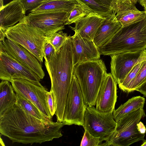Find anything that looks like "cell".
<instances>
[{"instance_id": "obj_43", "label": "cell", "mask_w": 146, "mask_h": 146, "mask_svg": "<svg viewBox=\"0 0 146 146\" xmlns=\"http://www.w3.org/2000/svg\"><path fill=\"white\" fill-rule=\"evenodd\" d=\"M145 10L146 11V9H145Z\"/></svg>"}, {"instance_id": "obj_17", "label": "cell", "mask_w": 146, "mask_h": 146, "mask_svg": "<svg viewBox=\"0 0 146 146\" xmlns=\"http://www.w3.org/2000/svg\"><path fill=\"white\" fill-rule=\"evenodd\" d=\"M122 27L113 12L104 17L97 30L93 42L99 48L107 42Z\"/></svg>"}, {"instance_id": "obj_27", "label": "cell", "mask_w": 146, "mask_h": 146, "mask_svg": "<svg viewBox=\"0 0 146 146\" xmlns=\"http://www.w3.org/2000/svg\"><path fill=\"white\" fill-rule=\"evenodd\" d=\"M88 13L78 3L76 4L70 12L65 25L75 23Z\"/></svg>"}, {"instance_id": "obj_32", "label": "cell", "mask_w": 146, "mask_h": 146, "mask_svg": "<svg viewBox=\"0 0 146 146\" xmlns=\"http://www.w3.org/2000/svg\"><path fill=\"white\" fill-rule=\"evenodd\" d=\"M54 48L50 43H46L44 46V58L45 61H49L55 53Z\"/></svg>"}, {"instance_id": "obj_9", "label": "cell", "mask_w": 146, "mask_h": 146, "mask_svg": "<svg viewBox=\"0 0 146 146\" xmlns=\"http://www.w3.org/2000/svg\"><path fill=\"white\" fill-rule=\"evenodd\" d=\"M16 94L28 99L45 117L52 119L47 101V91L40 82L25 79H14L10 82Z\"/></svg>"}, {"instance_id": "obj_12", "label": "cell", "mask_w": 146, "mask_h": 146, "mask_svg": "<svg viewBox=\"0 0 146 146\" xmlns=\"http://www.w3.org/2000/svg\"><path fill=\"white\" fill-rule=\"evenodd\" d=\"M0 50L31 70L41 79L43 78L45 74L41 64L35 56L22 46L9 39L5 38L0 41Z\"/></svg>"}, {"instance_id": "obj_15", "label": "cell", "mask_w": 146, "mask_h": 146, "mask_svg": "<svg viewBox=\"0 0 146 146\" xmlns=\"http://www.w3.org/2000/svg\"><path fill=\"white\" fill-rule=\"evenodd\" d=\"M73 64L99 59L100 54L93 41L82 37L75 32L72 36Z\"/></svg>"}, {"instance_id": "obj_22", "label": "cell", "mask_w": 146, "mask_h": 146, "mask_svg": "<svg viewBox=\"0 0 146 146\" xmlns=\"http://www.w3.org/2000/svg\"><path fill=\"white\" fill-rule=\"evenodd\" d=\"M9 81L2 80L0 84V116L16 102V94Z\"/></svg>"}, {"instance_id": "obj_3", "label": "cell", "mask_w": 146, "mask_h": 146, "mask_svg": "<svg viewBox=\"0 0 146 146\" xmlns=\"http://www.w3.org/2000/svg\"><path fill=\"white\" fill-rule=\"evenodd\" d=\"M98 49L101 54L110 56L146 49V17L141 21L122 27Z\"/></svg>"}, {"instance_id": "obj_4", "label": "cell", "mask_w": 146, "mask_h": 146, "mask_svg": "<svg viewBox=\"0 0 146 146\" xmlns=\"http://www.w3.org/2000/svg\"><path fill=\"white\" fill-rule=\"evenodd\" d=\"M106 70L104 63L100 59L84 62L74 66V73L87 106L96 105L97 97L107 73Z\"/></svg>"}, {"instance_id": "obj_37", "label": "cell", "mask_w": 146, "mask_h": 146, "mask_svg": "<svg viewBox=\"0 0 146 146\" xmlns=\"http://www.w3.org/2000/svg\"><path fill=\"white\" fill-rule=\"evenodd\" d=\"M0 41L3 40L5 37V35L4 33V32L3 31L1 30H0Z\"/></svg>"}, {"instance_id": "obj_34", "label": "cell", "mask_w": 146, "mask_h": 146, "mask_svg": "<svg viewBox=\"0 0 146 146\" xmlns=\"http://www.w3.org/2000/svg\"><path fill=\"white\" fill-rule=\"evenodd\" d=\"M137 128L139 132L141 133L145 134L146 132V128L143 124L140 121L137 124Z\"/></svg>"}, {"instance_id": "obj_13", "label": "cell", "mask_w": 146, "mask_h": 146, "mask_svg": "<svg viewBox=\"0 0 146 146\" xmlns=\"http://www.w3.org/2000/svg\"><path fill=\"white\" fill-rule=\"evenodd\" d=\"M0 79L9 82L14 79L38 82L41 80L31 70L1 50H0Z\"/></svg>"}, {"instance_id": "obj_30", "label": "cell", "mask_w": 146, "mask_h": 146, "mask_svg": "<svg viewBox=\"0 0 146 146\" xmlns=\"http://www.w3.org/2000/svg\"><path fill=\"white\" fill-rule=\"evenodd\" d=\"M24 9L33 10L36 9L48 0H19Z\"/></svg>"}, {"instance_id": "obj_25", "label": "cell", "mask_w": 146, "mask_h": 146, "mask_svg": "<svg viewBox=\"0 0 146 146\" xmlns=\"http://www.w3.org/2000/svg\"><path fill=\"white\" fill-rule=\"evenodd\" d=\"M146 82V60L135 78L131 82L125 92H130L137 91L143 83Z\"/></svg>"}, {"instance_id": "obj_7", "label": "cell", "mask_w": 146, "mask_h": 146, "mask_svg": "<svg viewBox=\"0 0 146 146\" xmlns=\"http://www.w3.org/2000/svg\"><path fill=\"white\" fill-rule=\"evenodd\" d=\"M78 80L73 73L66 101L64 125L83 126L87 106Z\"/></svg>"}, {"instance_id": "obj_40", "label": "cell", "mask_w": 146, "mask_h": 146, "mask_svg": "<svg viewBox=\"0 0 146 146\" xmlns=\"http://www.w3.org/2000/svg\"><path fill=\"white\" fill-rule=\"evenodd\" d=\"M125 2L129 3H132L131 0H119Z\"/></svg>"}, {"instance_id": "obj_42", "label": "cell", "mask_w": 146, "mask_h": 146, "mask_svg": "<svg viewBox=\"0 0 146 146\" xmlns=\"http://www.w3.org/2000/svg\"><path fill=\"white\" fill-rule=\"evenodd\" d=\"M48 1L55 0H48Z\"/></svg>"}, {"instance_id": "obj_28", "label": "cell", "mask_w": 146, "mask_h": 146, "mask_svg": "<svg viewBox=\"0 0 146 146\" xmlns=\"http://www.w3.org/2000/svg\"><path fill=\"white\" fill-rule=\"evenodd\" d=\"M145 61L140 62L136 64L127 75L122 82L118 84L119 87L121 90L125 92L128 86L135 78Z\"/></svg>"}, {"instance_id": "obj_35", "label": "cell", "mask_w": 146, "mask_h": 146, "mask_svg": "<svg viewBox=\"0 0 146 146\" xmlns=\"http://www.w3.org/2000/svg\"><path fill=\"white\" fill-rule=\"evenodd\" d=\"M137 91L143 94L144 96L146 97V82L142 85Z\"/></svg>"}, {"instance_id": "obj_16", "label": "cell", "mask_w": 146, "mask_h": 146, "mask_svg": "<svg viewBox=\"0 0 146 146\" xmlns=\"http://www.w3.org/2000/svg\"><path fill=\"white\" fill-rule=\"evenodd\" d=\"M26 11L19 0H13L0 9V30L5 32L26 16Z\"/></svg>"}, {"instance_id": "obj_33", "label": "cell", "mask_w": 146, "mask_h": 146, "mask_svg": "<svg viewBox=\"0 0 146 146\" xmlns=\"http://www.w3.org/2000/svg\"><path fill=\"white\" fill-rule=\"evenodd\" d=\"M100 4L107 7L113 11L116 10L117 7L116 0H96Z\"/></svg>"}, {"instance_id": "obj_38", "label": "cell", "mask_w": 146, "mask_h": 146, "mask_svg": "<svg viewBox=\"0 0 146 146\" xmlns=\"http://www.w3.org/2000/svg\"><path fill=\"white\" fill-rule=\"evenodd\" d=\"M4 0H0V9H1L4 6L3 4Z\"/></svg>"}, {"instance_id": "obj_36", "label": "cell", "mask_w": 146, "mask_h": 146, "mask_svg": "<svg viewBox=\"0 0 146 146\" xmlns=\"http://www.w3.org/2000/svg\"><path fill=\"white\" fill-rule=\"evenodd\" d=\"M140 4L146 9V0H139V2Z\"/></svg>"}, {"instance_id": "obj_2", "label": "cell", "mask_w": 146, "mask_h": 146, "mask_svg": "<svg viewBox=\"0 0 146 146\" xmlns=\"http://www.w3.org/2000/svg\"><path fill=\"white\" fill-rule=\"evenodd\" d=\"M44 64L53 92L57 121L62 122L66 100L74 73L72 36L70 35L59 52Z\"/></svg>"}, {"instance_id": "obj_18", "label": "cell", "mask_w": 146, "mask_h": 146, "mask_svg": "<svg viewBox=\"0 0 146 146\" xmlns=\"http://www.w3.org/2000/svg\"><path fill=\"white\" fill-rule=\"evenodd\" d=\"M104 17L90 13L76 22L74 27H70L82 37L93 41L96 32Z\"/></svg>"}, {"instance_id": "obj_23", "label": "cell", "mask_w": 146, "mask_h": 146, "mask_svg": "<svg viewBox=\"0 0 146 146\" xmlns=\"http://www.w3.org/2000/svg\"><path fill=\"white\" fill-rule=\"evenodd\" d=\"M75 0L88 13H94L104 17L114 12L110 8L100 4L96 0Z\"/></svg>"}, {"instance_id": "obj_14", "label": "cell", "mask_w": 146, "mask_h": 146, "mask_svg": "<svg viewBox=\"0 0 146 146\" xmlns=\"http://www.w3.org/2000/svg\"><path fill=\"white\" fill-rule=\"evenodd\" d=\"M117 84L111 73H107L98 92L96 108L104 113H113L117 101Z\"/></svg>"}, {"instance_id": "obj_10", "label": "cell", "mask_w": 146, "mask_h": 146, "mask_svg": "<svg viewBox=\"0 0 146 146\" xmlns=\"http://www.w3.org/2000/svg\"><path fill=\"white\" fill-rule=\"evenodd\" d=\"M70 13L66 12L29 13L22 20L37 28L48 38L65 29Z\"/></svg>"}, {"instance_id": "obj_6", "label": "cell", "mask_w": 146, "mask_h": 146, "mask_svg": "<svg viewBox=\"0 0 146 146\" xmlns=\"http://www.w3.org/2000/svg\"><path fill=\"white\" fill-rule=\"evenodd\" d=\"M146 116L143 108L136 111L116 121L115 131L100 146H129L140 141L145 140V134L138 131L137 124Z\"/></svg>"}, {"instance_id": "obj_5", "label": "cell", "mask_w": 146, "mask_h": 146, "mask_svg": "<svg viewBox=\"0 0 146 146\" xmlns=\"http://www.w3.org/2000/svg\"><path fill=\"white\" fill-rule=\"evenodd\" d=\"M4 33L7 38L22 46L43 62L44 46L49 38L42 31L21 20Z\"/></svg>"}, {"instance_id": "obj_8", "label": "cell", "mask_w": 146, "mask_h": 146, "mask_svg": "<svg viewBox=\"0 0 146 146\" xmlns=\"http://www.w3.org/2000/svg\"><path fill=\"white\" fill-rule=\"evenodd\" d=\"M116 125L113 113L102 112L94 106H87L82 126L94 136L105 141L115 131Z\"/></svg>"}, {"instance_id": "obj_31", "label": "cell", "mask_w": 146, "mask_h": 146, "mask_svg": "<svg viewBox=\"0 0 146 146\" xmlns=\"http://www.w3.org/2000/svg\"><path fill=\"white\" fill-rule=\"evenodd\" d=\"M46 99L50 113L51 116L53 117L55 114L56 108L53 92L51 90L50 92H47Z\"/></svg>"}, {"instance_id": "obj_24", "label": "cell", "mask_w": 146, "mask_h": 146, "mask_svg": "<svg viewBox=\"0 0 146 146\" xmlns=\"http://www.w3.org/2000/svg\"><path fill=\"white\" fill-rule=\"evenodd\" d=\"M16 94V103L26 112L41 120H46L49 119L44 116L37 108L28 99L17 94Z\"/></svg>"}, {"instance_id": "obj_20", "label": "cell", "mask_w": 146, "mask_h": 146, "mask_svg": "<svg viewBox=\"0 0 146 146\" xmlns=\"http://www.w3.org/2000/svg\"><path fill=\"white\" fill-rule=\"evenodd\" d=\"M77 3L75 0L48 1L30 11L33 13L60 12L70 13L74 5Z\"/></svg>"}, {"instance_id": "obj_29", "label": "cell", "mask_w": 146, "mask_h": 146, "mask_svg": "<svg viewBox=\"0 0 146 146\" xmlns=\"http://www.w3.org/2000/svg\"><path fill=\"white\" fill-rule=\"evenodd\" d=\"M85 131L80 143V146H99L102 142L100 138L95 137L91 134L89 131Z\"/></svg>"}, {"instance_id": "obj_39", "label": "cell", "mask_w": 146, "mask_h": 146, "mask_svg": "<svg viewBox=\"0 0 146 146\" xmlns=\"http://www.w3.org/2000/svg\"><path fill=\"white\" fill-rule=\"evenodd\" d=\"M139 0H131L132 3L134 4H136L137 2H139Z\"/></svg>"}, {"instance_id": "obj_19", "label": "cell", "mask_w": 146, "mask_h": 146, "mask_svg": "<svg viewBox=\"0 0 146 146\" xmlns=\"http://www.w3.org/2000/svg\"><path fill=\"white\" fill-rule=\"evenodd\" d=\"M116 2L117 8L114 12L117 20L122 27L141 21L146 17V11H140L133 3L119 0Z\"/></svg>"}, {"instance_id": "obj_11", "label": "cell", "mask_w": 146, "mask_h": 146, "mask_svg": "<svg viewBox=\"0 0 146 146\" xmlns=\"http://www.w3.org/2000/svg\"><path fill=\"white\" fill-rule=\"evenodd\" d=\"M110 56L111 74L119 84L136 64L146 60V49L121 53Z\"/></svg>"}, {"instance_id": "obj_21", "label": "cell", "mask_w": 146, "mask_h": 146, "mask_svg": "<svg viewBox=\"0 0 146 146\" xmlns=\"http://www.w3.org/2000/svg\"><path fill=\"white\" fill-rule=\"evenodd\" d=\"M145 102V98L140 96L129 99L113 111L114 119L116 121L139 108H143Z\"/></svg>"}, {"instance_id": "obj_41", "label": "cell", "mask_w": 146, "mask_h": 146, "mask_svg": "<svg viewBox=\"0 0 146 146\" xmlns=\"http://www.w3.org/2000/svg\"><path fill=\"white\" fill-rule=\"evenodd\" d=\"M141 146H146V140L143 141L142 144L141 145Z\"/></svg>"}, {"instance_id": "obj_1", "label": "cell", "mask_w": 146, "mask_h": 146, "mask_svg": "<svg viewBox=\"0 0 146 146\" xmlns=\"http://www.w3.org/2000/svg\"><path fill=\"white\" fill-rule=\"evenodd\" d=\"M63 122L39 119L15 103L0 116L1 134L12 143L41 144L62 136Z\"/></svg>"}, {"instance_id": "obj_26", "label": "cell", "mask_w": 146, "mask_h": 146, "mask_svg": "<svg viewBox=\"0 0 146 146\" xmlns=\"http://www.w3.org/2000/svg\"><path fill=\"white\" fill-rule=\"evenodd\" d=\"M68 37L67 33L62 31H59L49 38L47 43H50L54 48L56 52L57 53L64 45Z\"/></svg>"}]
</instances>
